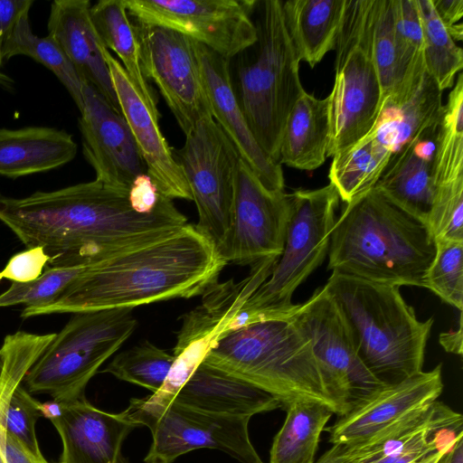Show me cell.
<instances>
[{
  "instance_id": "60d3db41",
  "label": "cell",
  "mask_w": 463,
  "mask_h": 463,
  "mask_svg": "<svg viewBox=\"0 0 463 463\" xmlns=\"http://www.w3.org/2000/svg\"><path fill=\"white\" fill-rule=\"evenodd\" d=\"M49 256L40 247L27 248L13 255L0 271V281L8 279L17 283H26L40 277L46 268Z\"/></svg>"
},
{
  "instance_id": "2e32d148",
  "label": "cell",
  "mask_w": 463,
  "mask_h": 463,
  "mask_svg": "<svg viewBox=\"0 0 463 463\" xmlns=\"http://www.w3.org/2000/svg\"><path fill=\"white\" fill-rule=\"evenodd\" d=\"M82 152L95 180L128 193L134 179L147 174L146 163L123 117L92 86L85 83L79 118Z\"/></svg>"
},
{
  "instance_id": "ac0fdd59",
  "label": "cell",
  "mask_w": 463,
  "mask_h": 463,
  "mask_svg": "<svg viewBox=\"0 0 463 463\" xmlns=\"http://www.w3.org/2000/svg\"><path fill=\"white\" fill-rule=\"evenodd\" d=\"M103 55L120 107L146 163L147 175L158 192L173 200H193L185 176L173 156L160 128L159 112L137 91L120 62L105 47Z\"/></svg>"
},
{
  "instance_id": "f1b7e54d",
  "label": "cell",
  "mask_w": 463,
  "mask_h": 463,
  "mask_svg": "<svg viewBox=\"0 0 463 463\" xmlns=\"http://www.w3.org/2000/svg\"><path fill=\"white\" fill-rule=\"evenodd\" d=\"M394 151L373 131L333 156L329 183L349 203L373 189Z\"/></svg>"
},
{
  "instance_id": "5b68a950",
  "label": "cell",
  "mask_w": 463,
  "mask_h": 463,
  "mask_svg": "<svg viewBox=\"0 0 463 463\" xmlns=\"http://www.w3.org/2000/svg\"><path fill=\"white\" fill-rule=\"evenodd\" d=\"M203 363L275 397L284 410L294 402L340 410L327 392L308 337L288 318L252 323L221 335Z\"/></svg>"
},
{
  "instance_id": "ffe728a7",
  "label": "cell",
  "mask_w": 463,
  "mask_h": 463,
  "mask_svg": "<svg viewBox=\"0 0 463 463\" xmlns=\"http://www.w3.org/2000/svg\"><path fill=\"white\" fill-rule=\"evenodd\" d=\"M51 422L62 442L60 463H125L122 443L138 427L124 411H101L86 397L62 403L61 415Z\"/></svg>"
},
{
  "instance_id": "816d5d0a",
  "label": "cell",
  "mask_w": 463,
  "mask_h": 463,
  "mask_svg": "<svg viewBox=\"0 0 463 463\" xmlns=\"http://www.w3.org/2000/svg\"><path fill=\"white\" fill-rule=\"evenodd\" d=\"M442 454V452H437L430 456L429 458H425L424 460L420 461V463H438Z\"/></svg>"
},
{
  "instance_id": "5bb4252c",
  "label": "cell",
  "mask_w": 463,
  "mask_h": 463,
  "mask_svg": "<svg viewBox=\"0 0 463 463\" xmlns=\"http://www.w3.org/2000/svg\"><path fill=\"white\" fill-rule=\"evenodd\" d=\"M146 80H152L186 136L212 116L194 41L175 31L135 24Z\"/></svg>"
},
{
  "instance_id": "8992f818",
  "label": "cell",
  "mask_w": 463,
  "mask_h": 463,
  "mask_svg": "<svg viewBox=\"0 0 463 463\" xmlns=\"http://www.w3.org/2000/svg\"><path fill=\"white\" fill-rule=\"evenodd\" d=\"M257 41L250 59L237 70L240 108L263 151L279 163V150L288 117L305 90L299 60L285 24L280 0L258 1Z\"/></svg>"
},
{
  "instance_id": "db71d44e",
  "label": "cell",
  "mask_w": 463,
  "mask_h": 463,
  "mask_svg": "<svg viewBox=\"0 0 463 463\" xmlns=\"http://www.w3.org/2000/svg\"><path fill=\"white\" fill-rule=\"evenodd\" d=\"M2 61H3V58H2V54H1V48H0V65L2 63Z\"/></svg>"
},
{
  "instance_id": "6da1fadb",
  "label": "cell",
  "mask_w": 463,
  "mask_h": 463,
  "mask_svg": "<svg viewBox=\"0 0 463 463\" xmlns=\"http://www.w3.org/2000/svg\"><path fill=\"white\" fill-rule=\"evenodd\" d=\"M0 222L26 249L42 247L46 268H54L88 266L159 240L187 218L164 195L155 210L139 212L128 193L94 180L22 198L0 194Z\"/></svg>"
},
{
  "instance_id": "7c38bea8",
  "label": "cell",
  "mask_w": 463,
  "mask_h": 463,
  "mask_svg": "<svg viewBox=\"0 0 463 463\" xmlns=\"http://www.w3.org/2000/svg\"><path fill=\"white\" fill-rule=\"evenodd\" d=\"M124 411L133 423L151 431L153 440L144 463H173L198 449L223 451L241 463H264L250 439V417L208 413L174 402L148 409L133 398Z\"/></svg>"
},
{
  "instance_id": "d6986e66",
  "label": "cell",
  "mask_w": 463,
  "mask_h": 463,
  "mask_svg": "<svg viewBox=\"0 0 463 463\" xmlns=\"http://www.w3.org/2000/svg\"><path fill=\"white\" fill-rule=\"evenodd\" d=\"M212 116L236 148L240 158L269 191H284L281 165L260 146L240 108L229 70V60L194 41Z\"/></svg>"
},
{
  "instance_id": "d6a6232c",
  "label": "cell",
  "mask_w": 463,
  "mask_h": 463,
  "mask_svg": "<svg viewBox=\"0 0 463 463\" xmlns=\"http://www.w3.org/2000/svg\"><path fill=\"white\" fill-rule=\"evenodd\" d=\"M435 402L436 401L364 440L342 445L343 463H372L394 454L422 438L433 419Z\"/></svg>"
},
{
  "instance_id": "7402d4cb",
  "label": "cell",
  "mask_w": 463,
  "mask_h": 463,
  "mask_svg": "<svg viewBox=\"0 0 463 463\" xmlns=\"http://www.w3.org/2000/svg\"><path fill=\"white\" fill-rule=\"evenodd\" d=\"M439 120L393 153L373 187L389 203L425 226L434 195L433 160Z\"/></svg>"
},
{
  "instance_id": "8d00e7d4",
  "label": "cell",
  "mask_w": 463,
  "mask_h": 463,
  "mask_svg": "<svg viewBox=\"0 0 463 463\" xmlns=\"http://www.w3.org/2000/svg\"><path fill=\"white\" fill-rule=\"evenodd\" d=\"M373 56L383 102L400 90L402 82L394 39L393 0H377Z\"/></svg>"
},
{
  "instance_id": "4316f807",
  "label": "cell",
  "mask_w": 463,
  "mask_h": 463,
  "mask_svg": "<svg viewBox=\"0 0 463 463\" xmlns=\"http://www.w3.org/2000/svg\"><path fill=\"white\" fill-rule=\"evenodd\" d=\"M90 16L104 46L116 53L145 102L157 109L155 91L142 71L139 43L126 0H100L91 5Z\"/></svg>"
},
{
  "instance_id": "ee69618b",
  "label": "cell",
  "mask_w": 463,
  "mask_h": 463,
  "mask_svg": "<svg viewBox=\"0 0 463 463\" xmlns=\"http://www.w3.org/2000/svg\"><path fill=\"white\" fill-rule=\"evenodd\" d=\"M33 4V0H0V48Z\"/></svg>"
},
{
  "instance_id": "7dc6e473",
  "label": "cell",
  "mask_w": 463,
  "mask_h": 463,
  "mask_svg": "<svg viewBox=\"0 0 463 463\" xmlns=\"http://www.w3.org/2000/svg\"><path fill=\"white\" fill-rule=\"evenodd\" d=\"M438 463H463V436L442 454Z\"/></svg>"
},
{
  "instance_id": "681fc988",
  "label": "cell",
  "mask_w": 463,
  "mask_h": 463,
  "mask_svg": "<svg viewBox=\"0 0 463 463\" xmlns=\"http://www.w3.org/2000/svg\"><path fill=\"white\" fill-rule=\"evenodd\" d=\"M342 450V445H333L315 463H343Z\"/></svg>"
},
{
  "instance_id": "484cf974",
  "label": "cell",
  "mask_w": 463,
  "mask_h": 463,
  "mask_svg": "<svg viewBox=\"0 0 463 463\" xmlns=\"http://www.w3.org/2000/svg\"><path fill=\"white\" fill-rule=\"evenodd\" d=\"M346 0L282 2L285 24L299 61L311 68L335 50Z\"/></svg>"
},
{
  "instance_id": "83f0119b",
  "label": "cell",
  "mask_w": 463,
  "mask_h": 463,
  "mask_svg": "<svg viewBox=\"0 0 463 463\" xmlns=\"http://www.w3.org/2000/svg\"><path fill=\"white\" fill-rule=\"evenodd\" d=\"M442 110V90L426 71L421 83L407 100L397 105H382L371 130L395 152L422 130L437 123Z\"/></svg>"
},
{
  "instance_id": "277c9868",
  "label": "cell",
  "mask_w": 463,
  "mask_h": 463,
  "mask_svg": "<svg viewBox=\"0 0 463 463\" xmlns=\"http://www.w3.org/2000/svg\"><path fill=\"white\" fill-rule=\"evenodd\" d=\"M342 310L366 368L383 384L422 371L434 318L420 321L400 288L332 271L324 286Z\"/></svg>"
},
{
  "instance_id": "f907efd6",
  "label": "cell",
  "mask_w": 463,
  "mask_h": 463,
  "mask_svg": "<svg viewBox=\"0 0 463 463\" xmlns=\"http://www.w3.org/2000/svg\"><path fill=\"white\" fill-rule=\"evenodd\" d=\"M5 354L3 346L0 347V384L3 378L4 368H5Z\"/></svg>"
},
{
  "instance_id": "30bf717a",
  "label": "cell",
  "mask_w": 463,
  "mask_h": 463,
  "mask_svg": "<svg viewBox=\"0 0 463 463\" xmlns=\"http://www.w3.org/2000/svg\"><path fill=\"white\" fill-rule=\"evenodd\" d=\"M288 319L310 340L327 392L340 410L338 416L385 386L363 363L352 329L325 287L296 304Z\"/></svg>"
},
{
  "instance_id": "bcb514c9",
  "label": "cell",
  "mask_w": 463,
  "mask_h": 463,
  "mask_svg": "<svg viewBox=\"0 0 463 463\" xmlns=\"http://www.w3.org/2000/svg\"><path fill=\"white\" fill-rule=\"evenodd\" d=\"M439 344L446 352L462 354V315L459 316L458 328L439 335Z\"/></svg>"
},
{
  "instance_id": "d4e9b609",
  "label": "cell",
  "mask_w": 463,
  "mask_h": 463,
  "mask_svg": "<svg viewBox=\"0 0 463 463\" xmlns=\"http://www.w3.org/2000/svg\"><path fill=\"white\" fill-rule=\"evenodd\" d=\"M329 137L328 98L302 92L293 106L282 133L279 164L311 171L326 158Z\"/></svg>"
},
{
  "instance_id": "b9f144b4",
  "label": "cell",
  "mask_w": 463,
  "mask_h": 463,
  "mask_svg": "<svg viewBox=\"0 0 463 463\" xmlns=\"http://www.w3.org/2000/svg\"><path fill=\"white\" fill-rule=\"evenodd\" d=\"M162 196L147 174L138 175L128 190L131 204L142 213L155 210Z\"/></svg>"
},
{
  "instance_id": "4dcf8cb0",
  "label": "cell",
  "mask_w": 463,
  "mask_h": 463,
  "mask_svg": "<svg viewBox=\"0 0 463 463\" xmlns=\"http://www.w3.org/2000/svg\"><path fill=\"white\" fill-rule=\"evenodd\" d=\"M2 58L9 60L26 55L48 68L65 87L80 112L83 108L82 81L58 43L48 34L35 35L31 28L29 14H24L1 47Z\"/></svg>"
},
{
  "instance_id": "3957f363",
  "label": "cell",
  "mask_w": 463,
  "mask_h": 463,
  "mask_svg": "<svg viewBox=\"0 0 463 463\" xmlns=\"http://www.w3.org/2000/svg\"><path fill=\"white\" fill-rule=\"evenodd\" d=\"M435 250L428 228L373 188L345 203L336 218L327 269L379 284L423 288Z\"/></svg>"
},
{
  "instance_id": "836d02e7",
  "label": "cell",
  "mask_w": 463,
  "mask_h": 463,
  "mask_svg": "<svg viewBox=\"0 0 463 463\" xmlns=\"http://www.w3.org/2000/svg\"><path fill=\"white\" fill-rule=\"evenodd\" d=\"M423 32L426 71L439 88H452L463 67L462 49L452 39L439 18L431 0H416Z\"/></svg>"
},
{
  "instance_id": "52a82bcc",
  "label": "cell",
  "mask_w": 463,
  "mask_h": 463,
  "mask_svg": "<svg viewBox=\"0 0 463 463\" xmlns=\"http://www.w3.org/2000/svg\"><path fill=\"white\" fill-rule=\"evenodd\" d=\"M289 217L282 252L269 279L233 317L229 330L271 319H287L295 290L325 260L340 197L330 183L288 194Z\"/></svg>"
},
{
  "instance_id": "f5cc1de1",
  "label": "cell",
  "mask_w": 463,
  "mask_h": 463,
  "mask_svg": "<svg viewBox=\"0 0 463 463\" xmlns=\"http://www.w3.org/2000/svg\"><path fill=\"white\" fill-rule=\"evenodd\" d=\"M0 463H6L1 449H0Z\"/></svg>"
},
{
  "instance_id": "e575fe53",
  "label": "cell",
  "mask_w": 463,
  "mask_h": 463,
  "mask_svg": "<svg viewBox=\"0 0 463 463\" xmlns=\"http://www.w3.org/2000/svg\"><path fill=\"white\" fill-rule=\"evenodd\" d=\"M174 361L173 354L144 341L117 354L102 373L155 393L163 386Z\"/></svg>"
},
{
  "instance_id": "f546056e",
  "label": "cell",
  "mask_w": 463,
  "mask_h": 463,
  "mask_svg": "<svg viewBox=\"0 0 463 463\" xmlns=\"http://www.w3.org/2000/svg\"><path fill=\"white\" fill-rule=\"evenodd\" d=\"M285 410L286 419L273 439L268 463H315L321 433L333 411L307 401L294 402Z\"/></svg>"
},
{
  "instance_id": "4fadbf2b",
  "label": "cell",
  "mask_w": 463,
  "mask_h": 463,
  "mask_svg": "<svg viewBox=\"0 0 463 463\" xmlns=\"http://www.w3.org/2000/svg\"><path fill=\"white\" fill-rule=\"evenodd\" d=\"M256 0H126L136 24L181 33L230 60L257 41Z\"/></svg>"
},
{
  "instance_id": "74e56055",
  "label": "cell",
  "mask_w": 463,
  "mask_h": 463,
  "mask_svg": "<svg viewBox=\"0 0 463 463\" xmlns=\"http://www.w3.org/2000/svg\"><path fill=\"white\" fill-rule=\"evenodd\" d=\"M86 268L87 266L46 268L33 281L13 282L0 294V307L19 304L35 307L49 304L59 298Z\"/></svg>"
},
{
  "instance_id": "cb8c5ba5",
  "label": "cell",
  "mask_w": 463,
  "mask_h": 463,
  "mask_svg": "<svg viewBox=\"0 0 463 463\" xmlns=\"http://www.w3.org/2000/svg\"><path fill=\"white\" fill-rule=\"evenodd\" d=\"M77 143L68 132L49 127L0 128V175L17 178L71 162Z\"/></svg>"
},
{
  "instance_id": "d590c367",
  "label": "cell",
  "mask_w": 463,
  "mask_h": 463,
  "mask_svg": "<svg viewBox=\"0 0 463 463\" xmlns=\"http://www.w3.org/2000/svg\"><path fill=\"white\" fill-rule=\"evenodd\" d=\"M435 255L423 279L429 288L444 302L462 311L463 241L434 239Z\"/></svg>"
},
{
  "instance_id": "1f68e13d",
  "label": "cell",
  "mask_w": 463,
  "mask_h": 463,
  "mask_svg": "<svg viewBox=\"0 0 463 463\" xmlns=\"http://www.w3.org/2000/svg\"><path fill=\"white\" fill-rule=\"evenodd\" d=\"M433 184L426 227L434 239L463 241V161L457 157L435 161Z\"/></svg>"
},
{
  "instance_id": "7a4b0ae2",
  "label": "cell",
  "mask_w": 463,
  "mask_h": 463,
  "mask_svg": "<svg viewBox=\"0 0 463 463\" xmlns=\"http://www.w3.org/2000/svg\"><path fill=\"white\" fill-rule=\"evenodd\" d=\"M228 263L187 223L159 240L108 256L89 266L49 304L24 307L23 318L135 307L202 295Z\"/></svg>"
},
{
  "instance_id": "11a10c76",
  "label": "cell",
  "mask_w": 463,
  "mask_h": 463,
  "mask_svg": "<svg viewBox=\"0 0 463 463\" xmlns=\"http://www.w3.org/2000/svg\"><path fill=\"white\" fill-rule=\"evenodd\" d=\"M46 463H48V462H46Z\"/></svg>"
},
{
  "instance_id": "9f6ffc18",
  "label": "cell",
  "mask_w": 463,
  "mask_h": 463,
  "mask_svg": "<svg viewBox=\"0 0 463 463\" xmlns=\"http://www.w3.org/2000/svg\"><path fill=\"white\" fill-rule=\"evenodd\" d=\"M0 81H1V80H0Z\"/></svg>"
},
{
  "instance_id": "9c48e42d",
  "label": "cell",
  "mask_w": 463,
  "mask_h": 463,
  "mask_svg": "<svg viewBox=\"0 0 463 463\" xmlns=\"http://www.w3.org/2000/svg\"><path fill=\"white\" fill-rule=\"evenodd\" d=\"M136 326L133 308L73 313L27 372L28 392L62 403L85 397L90 380Z\"/></svg>"
},
{
  "instance_id": "7bdbcfd3",
  "label": "cell",
  "mask_w": 463,
  "mask_h": 463,
  "mask_svg": "<svg viewBox=\"0 0 463 463\" xmlns=\"http://www.w3.org/2000/svg\"><path fill=\"white\" fill-rule=\"evenodd\" d=\"M435 11L455 42L463 38V0H431Z\"/></svg>"
},
{
  "instance_id": "44dd1931",
  "label": "cell",
  "mask_w": 463,
  "mask_h": 463,
  "mask_svg": "<svg viewBox=\"0 0 463 463\" xmlns=\"http://www.w3.org/2000/svg\"><path fill=\"white\" fill-rule=\"evenodd\" d=\"M88 0H55L48 19L49 35L63 51L84 83L92 86L121 113L103 55L105 48L91 20Z\"/></svg>"
},
{
  "instance_id": "ba28073f",
  "label": "cell",
  "mask_w": 463,
  "mask_h": 463,
  "mask_svg": "<svg viewBox=\"0 0 463 463\" xmlns=\"http://www.w3.org/2000/svg\"><path fill=\"white\" fill-rule=\"evenodd\" d=\"M377 0H346L335 47V82L328 98L326 157L349 147L375 125L383 96L373 56Z\"/></svg>"
},
{
  "instance_id": "c3c4849f",
  "label": "cell",
  "mask_w": 463,
  "mask_h": 463,
  "mask_svg": "<svg viewBox=\"0 0 463 463\" xmlns=\"http://www.w3.org/2000/svg\"><path fill=\"white\" fill-rule=\"evenodd\" d=\"M39 409L42 416L52 420L61 415L62 403L52 400L43 403L40 402Z\"/></svg>"
},
{
  "instance_id": "f35d334b",
  "label": "cell",
  "mask_w": 463,
  "mask_h": 463,
  "mask_svg": "<svg viewBox=\"0 0 463 463\" xmlns=\"http://www.w3.org/2000/svg\"><path fill=\"white\" fill-rule=\"evenodd\" d=\"M40 402L18 385L11 394L5 413V431L40 461H45L38 444L35 424L40 412Z\"/></svg>"
},
{
  "instance_id": "603a6c76",
  "label": "cell",
  "mask_w": 463,
  "mask_h": 463,
  "mask_svg": "<svg viewBox=\"0 0 463 463\" xmlns=\"http://www.w3.org/2000/svg\"><path fill=\"white\" fill-rule=\"evenodd\" d=\"M173 402L208 413L250 418L281 408L269 392L203 362Z\"/></svg>"
},
{
  "instance_id": "9a60e30c",
  "label": "cell",
  "mask_w": 463,
  "mask_h": 463,
  "mask_svg": "<svg viewBox=\"0 0 463 463\" xmlns=\"http://www.w3.org/2000/svg\"><path fill=\"white\" fill-rule=\"evenodd\" d=\"M289 202L284 191L268 190L240 159L234 184L232 222L218 250L227 262L251 266L282 252Z\"/></svg>"
},
{
  "instance_id": "f6af8a7d",
  "label": "cell",
  "mask_w": 463,
  "mask_h": 463,
  "mask_svg": "<svg viewBox=\"0 0 463 463\" xmlns=\"http://www.w3.org/2000/svg\"><path fill=\"white\" fill-rule=\"evenodd\" d=\"M0 449L6 463H46L28 452L14 437L5 431Z\"/></svg>"
},
{
  "instance_id": "e0dca14e",
  "label": "cell",
  "mask_w": 463,
  "mask_h": 463,
  "mask_svg": "<svg viewBox=\"0 0 463 463\" xmlns=\"http://www.w3.org/2000/svg\"><path fill=\"white\" fill-rule=\"evenodd\" d=\"M441 371L439 364L373 392L325 428L329 442L350 445L364 440L437 401L443 390Z\"/></svg>"
},
{
  "instance_id": "8fae6325",
  "label": "cell",
  "mask_w": 463,
  "mask_h": 463,
  "mask_svg": "<svg viewBox=\"0 0 463 463\" xmlns=\"http://www.w3.org/2000/svg\"><path fill=\"white\" fill-rule=\"evenodd\" d=\"M173 156L196 205L194 226L218 251L231 226L240 156L213 117L202 119L185 136L184 146L173 148Z\"/></svg>"
},
{
  "instance_id": "ab89813d",
  "label": "cell",
  "mask_w": 463,
  "mask_h": 463,
  "mask_svg": "<svg viewBox=\"0 0 463 463\" xmlns=\"http://www.w3.org/2000/svg\"><path fill=\"white\" fill-rule=\"evenodd\" d=\"M455 442L453 432L448 427L439 424L438 420L434 421L433 416L431 423L422 438L403 449L372 463H420L437 452L444 453Z\"/></svg>"
}]
</instances>
